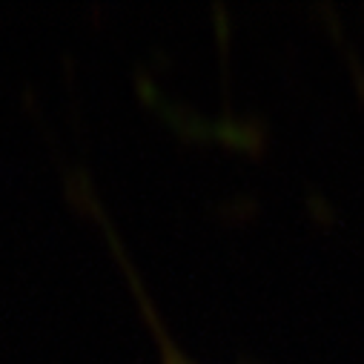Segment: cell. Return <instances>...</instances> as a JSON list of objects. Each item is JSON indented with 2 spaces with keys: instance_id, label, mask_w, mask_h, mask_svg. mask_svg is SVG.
Masks as SVG:
<instances>
[{
  "instance_id": "obj_1",
  "label": "cell",
  "mask_w": 364,
  "mask_h": 364,
  "mask_svg": "<svg viewBox=\"0 0 364 364\" xmlns=\"http://www.w3.org/2000/svg\"><path fill=\"white\" fill-rule=\"evenodd\" d=\"M72 193H75V198H77L83 207H89V210H92V213L101 218V227H104V232H107V238H109V244H112V252H115V258L124 264V269H127V279H129V284H132V290H135V299H138V304H141V310H144V316H146V321H149V327H152V333H155V341H158V350H161V364H198V361H193V358H190L184 350H178V344L169 338V333H166V330H164V324L158 321V313L152 310L149 296L144 293L141 282L135 279V269H132V264L127 261V252H124L121 241L115 238L112 224L104 218L101 204L95 201L92 190L86 187V181H75V184H72Z\"/></svg>"
}]
</instances>
